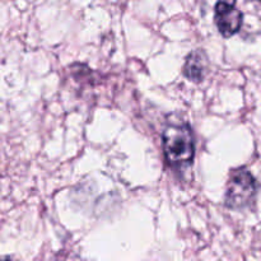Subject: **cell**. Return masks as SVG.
Returning <instances> with one entry per match:
<instances>
[{"mask_svg": "<svg viewBox=\"0 0 261 261\" xmlns=\"http://www.w3.org/2000/svg\"><path fill=\"white\" fill-rule=\"evenodd\" d=\"M208 66V59L203 50H194L188 55L184 65V75L194 83H200L204 79Z\"/></svg>", "mask_w": 261, "mask_h": 261, "instance_id": "4", "label": "cell"}, {"mask_svg": "<svg viewBox=\"0 0 261 261\" xmlns=\"http://www.w3.org/2000/svg\"><path fill=\"white\" fill-rule=\"evenodd\" d=\"M257 194V182L247 168H236L229 175L224 195V205L231 211H242L251 206Z\"/></svg>", "mask_w": 261, "mask_h": 261, "instance_id": "2", "label": "cell"}, {"mask_svg": "<svg viewBox=\"0 0 261 261\" xmlns=\"http://www.w3.org/2000/svg\"><path fill=\"white\" fill-rule=\"evenodd\" d=\"M163 154L168 165L176 171L190 167L195 157V140L191 126L186 122L167 124L162 132Z\"/></svg>", "mask_w": 261, "mask_h": 261, "instance_id": "1", "label": "cell"}, {"mask_svg": "<svg viewBox=\"0 0 261 261\" xmlns=\"http://www.w3.org/2000/svg\"><path fill=\"white\" fill-rule=\"evenodd\" d=\"M214 22L224 38L236 35L244 23V13L237 8L236 0H218L214 8Z\"/></svg>", "mask_w": 261, "mask_h": 261, "instance_id": "3", "label": "cell"}]
</instances>
